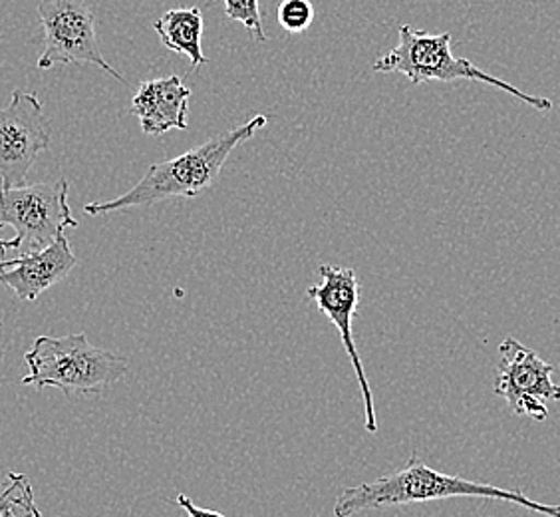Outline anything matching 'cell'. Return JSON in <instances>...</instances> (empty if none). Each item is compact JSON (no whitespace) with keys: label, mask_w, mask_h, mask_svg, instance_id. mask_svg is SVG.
<instances>
[{"label":"cell","mask_w":560,"mask_h":517,"mask_svg":"<svg viewBox=\"0 0 560 517\" xmlns=\"http://www.w3.org/2000/svg\"><path fill=\"white\" fill-rule=\"evenodd\" d=\"M450 497H481L497 499L525 507L547 517H560V506L533 502L517 490H503L499 485L471 482L459 475L443 474L420 462L413 453L406 468L394 474L382 475L368 484L350 485L338 496L335 504L336 517H352L368 509L411 506Z\"/></svg>","instance_id":"1"},{"label":"cell","mask_w":560,"mask_h":517,"mask_svg":"<svg viewBox=\"0 0 560 517\" xmlns=\"http://www.w3.org/2000/svg\"><path fill=\"white\" fill-rule=\"evenodd\" d=\"M398 44L372 65L374 72L380 74H404L411 84L423 82H455V80H474L489 87L503 90L506 94L517 97L528 106L540 112H549L555 104L547 97L525 94L523 90L509 84L501 78L487 74L479 66L467 58H457L452 53V34H430L416 31L408 24L399 26Z\"/></svg>","instance_id":"4"},{"label":"cell","mask_w":560,"mask_h":517,"mask_svg":"<svg viewBox=\"0 0 560 517\" xmlns=\"http://www.w3.org/2000/svg\"><path fill=\"white\" fill-rule=\"evenodd\" d=\"M9 249H16L14 239H0V255H2V257H4V253H7Z\"/></svg>","instance_id":"17"},{"label":"cell","mask_w":560,"mask_h":517,"mask_svg":"<svg viewBox=\"0 0 560 517\" xmlns=\"http://www.w3.org/2000/svg\"><path fill=\"white\" fill-rule=\"evenodd\" d=\"M175 504L182 507V509H185L187 517H225L223 514H219V512H213V509L197 506L194 499L189 496H185V494H179V496L175 497Z\"/></svg>","instance_id":"16"},{"label":"cell","mask_w":560,"mask_h":517,"mask_svg":"<svg viewBox=\"0 0 560 517\" xmlns=\"http://www.w3.org/2000/svg\"><path fill=\"white\" fill-rule=\"evenodd\" d=\"M318 273H320L323 283L308 287L306 295L311 301L316 302L318 311L324 317H328V321L338 329L345 351L354 367L355 378H358L362 400H364V414H366L364 426L368 432L376 434V402H374L372 387L366 377V368L362 365V358L355 348L354 329H352V321H354L358 307H360V280H358L355 271L348 269V267L323 265Z\"/></svg>","instance_id":"9"},{"label":"cell","mask_w":560,"mask_h":517,"mask_svg":"<svg viewBox=\"0 0 560 517\" xmlns=\"http://www.w3.org/2000/svg\"><path fill=\"white\" fill-rule=\"evenodd\" d=\"M280 26L287 33L299 34L311 28L314 9L311 0H282L279 7Z\"/></svg>","instance_id":"15"},{"label":"cell","mask_w":560,"mask_h":517,"mask_svg":"<svg viewBox=\"0 0 560 517\" xmlns=\"http://www.w3.org/2000/svg\"><path fill=\"white\" fill-rule=\"evenodd\" d=\"M0 517H43L28 475L9 472L0 482Z\"/></svg>","instance_id":"13"},{"label":"cell","mask_w":560,"mask_h":517,"mask_svg":"<svg viewBox=\"0 0 560 517\" xmlns=\"http://www.w3.org/2000/svg\"><path fill=\"white\" fill-rule=\"evenodd\" d=\"M0 358H2V353H0Z\"/></svg>","instance_id":"19"},{"label":"cell","mask_w":560,"mask_h":517,"mask_svg":"<svg viewBox=\"0 0 560 517\" xmlns=\"http://www.w3.org/2000/svg\"><path fill=\"white\" fill-rule=\"evenodd\" d=\"M225 14L226 19L241 22L255 36V41L265 43L269 38L262 26L259 0H225Z\"/></svg>","instance_id":"14"},{"label":"cell","mask_w":560,"mask_h":517,"mask_svg":"<svg viewBox=\"0 0 560 517\" xmlns=\"http://www.w3.org/2000/svg\"><path fill=\"white\" fill-rule=\"evenodd\" d=\"M267 116L259 114L238 128L219 134L194 150L182 156L153 163L138 184L128 194L109 202H97L84 207L88 216H106L114 211L160 204L173 197H197L207 187L215 184L225 165L226 158L237 150L243 141L250 140L260 128L267 126Z\"/></svg>","instance_id":"2"},{"label":"cell","mask_w":560,"mask_h":517,"mask_svg":"<svg viewBox=\"0 0 560 517\" xmlns=\"http://www.w3.org/2000/svg\"><path fill=\"white\" fill-rule=\"evenodd\" d=\"M52 143L43 102L31 92L14 90L0 110V189L26 185L38 156Z\"/></svg>","instance_id":"7"},{"label":"cell","mask_w":560,"mask_h":517,"mask_svg":"<svg viewBox=\"0 0 560 517\" xmlns=\"http://www.w3.org/2000/svg\"><path fill=\"white\" fill-rule=\"evenodd\" d=\"M12 267V258L11 261H0V271L11 269Z\"/></svg>","instance_id":"18"},{"label":"cell","mask_w":560,"mask_h":517,"mask_svg":"<svg viewBox=\"0 0 560 517\" xmlns=\"http://www.w3.org/2000/svg\"><path fill=\"white\" fill-rule=\"evenodd\" d=\"M38 14L44 28L40 70L56 65H96L126 84V78L97 46L96 16L86 0H38Z\"/></svg>","instance_id":"6"},{"label":"cell","mask_w":560,"mask_h":517,"mask_svg":"<svg viewBox=\"0 0 560 517\" xmlns=\"http://www.w3.org/2000/svg\"><path fill=\"white\" fill-rule=\"evenodd\" d=\"M70 185L66 177L55 184H34L0 189V229L16 231L14 245L21 255L36 253L65 235L68 227H78L68 205Z\"/></svg>","instance_id":"5"},{"label":"cell","mask_w":560,"mask_h":517,"mask_svg":"<svg viewBox=\"0 0 560 517\" xmlns=\"http://www.w3.org/2000/svg\"><path fill=\"white\" fill-rule=\"evenodd\" d=\"M0 326H2V321H0Z\"/></svg>","instance_id":"20"},{"label":"cell","mask_w":560,"mask_h":517,"mask_svg":"<svg viewBox=\"0 0 560 517\" xmlns=\"http://www.w3.org/2000/svg\"><path fill=\"white\" fill-rule=\"evenodd\" d=\"M191 90L185 88L179 76L148 80L138 88L131 100V114L140 119L148 136H162L170 129H187Z\"/></svg>","instance_id":"11"},{"label":"cell","mask_w":560,"mask_h":517,"mask_svg":"<svg viewBox=\"0 0 560 517\" xmlns=\"http://www.w3.org/2000/svg\"><path fill=\"white\" fill-rule=\"evenodd\" d=\"M153 31L160 36L163 46L175 55L187 56L191 68L207 65L201 50L203 38V14L199 9H172L162 19L153 22Z\"/></svg>","instance_id":"12"},{"label":"cell","mask_w":560,"mask_h":517,"mask_svg":"<svg viewBox=\"0 0 560 517\" xmlns=\"http://www.w3.org/2000/svg\"><path fill=\"white\" fill-rule=\"evenodd\" d=\"M495 394L503 397L517 416L542 422L549 418V400H560V387L552 382L555 367L545 363L517 338L506 336L499 346Z\"/></svg>","instance_id":"8"},{"label":"cell","mask_w":560,"mask_h":517,"mask_svg":"<svg viewBox=\"0 0 560 517\" xmlns=\"http://www.w3.org/2000/svg\"><path fill=\"white\" fill-rule=\"evenodd\" d=\"M75 263L70 241L62 235L43 251L12 258L11 269L0 271V285L9 287L21 301H36L44 291L65 280Z\"/></svg>","instance_id":"10"},{"label":"cell","mask_w":560,"mask_h":517,"mask_svg":"<svg viewBox=\"0 0 560 517\" xmlns=\"http://www.w3.org/2000/svg\"><path fill=\"white\" fill-rule=\"evenodd\" d=\"M28 375L24 387L58 388L65 394H100L128 375V360L94 346L84 333L38 336L24 355Z\"/></svg>","instance_id":"3"}]
</instances>
